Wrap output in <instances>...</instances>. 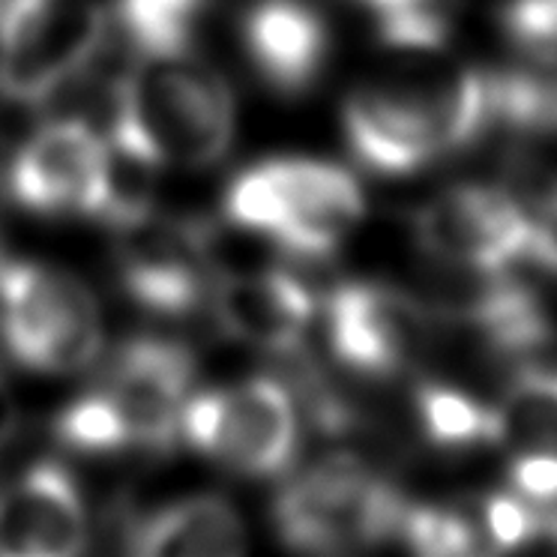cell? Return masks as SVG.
Masks as SVG:
<instances>
[{
	"label": "cell",
	"instance_id": "obj_1",
	"mask_svg": "<svg viewBox=\"0 0 557 557\" xmlns=\"http://www.w3.org/2000/svg\"><path fill=\"white\" fill-rule=\"evenodd\" d=\"M488 123L492 82L461 63L366 82L342 106V133L351 157L381 177H408L459 153Z\"/></svg>",
	"mask_w": 557,
	"mask_h": 557
},
{
	"label": "cell",
	"instance_id": "obj_2",
	"mask_svg": "<svg viewBox=\"0 0 557 557\" xmlns=\"http://www.w3.org/2000/svg\"><path fill=\"white\" fill-rule=\"evenodd\" d=\"M234 133L231 87L201 54L129 58L114 85L109 145L145 169H210Z\"/></svg>",
	"mask_w": 557,
	"mask_h": 557
},
{
	"label": "cell",
	"instance_id": "obj_3",
	"mask_svg": "<svg viewBox=\"0 0 557 557\" xmlns=\"http://www.w3.org/2000/svg\"><path fill=\"white\" fill-rule=\"evenodd\" d=\"M222 210L231 225L285 255L321 261L339 252L363 222L366 195L339 162L273 157L234 174Z\"/></svg>",
	"mask_w": 557,
	"mask_h": 557
},
{
	"label": "cell",
	"instance_id": "obj_4",
	"mask_svg": "<svg viewBox=\"0 0 557 557\" xmlns=\"http://www.w3.org/2000/svg\"><path fill=\"white\" fill-rule=\"evenodd\" d=\"M109 27L97 0H0V97L46 106L97 61Z\"/></svg>",
	"mask_w": 557,
	"mask_h": 557
},
{
	"label": "cell",
	"instance_id": "obj_5",
	"mask_svg": "<svg viewBox=\"0 0 557 557\" xmlns=\"http://www.w3.org/2000/svg\"><path fill=\"white\" fill-rule=\"evenodd\" d=\"M399 495L351 456H330L282 488L276 524L297 552H348L399 531Z\"/></svg>",
	"mask_w": 557,
	"mask_h": 557
},
{
	"label": "cell",
	"instance_id": "obj_6",
	"mask_svg": "<svg viewBox=\"0 0 557 557\" xmlns=\"http://www.w3.org/2000/svg\"><path fill=\"white\" fill-rule=\"evenodd\" d=\"M0 342L27 369L75 372L102 348V315L82 278L13 258Z\"/></svg>",
	"mask_w": 557,
	"mask_h": 557
},
{
	"label": "cell",
	"instance_id": "obj_7",
	"mask_svg": "<svg viewBox=\"0 0 557 557\" xmlns=\"http://www.w3.org/2000/svg\"><path fill=\"white\" fill-rule=\"evenodd\" d=\"M413 237L429 258L459 273H509L536 261V219L507 189L456 183L432 195L413 216Z\"/></svg>",
	"mask_w": 557,
	"mask_h": 557
},
{
	"label": "cell",
	"instance_id": "obj_8",
	"mask_svg": "<svg viewBox=\"0 0 557 557\" xmlns=\"http://www.w3.org/2000/svg\"><path fill=\"white\" fill-rule=\"evenodd\" d=\"M7 186L34 216L106 222L114 189L109 138L75 117L42 123L13 153Z\"/></svg>",
	"mask_w": 557,
	"mask_h": 557
},
{
	"label": "cell",
	"instance_id": "obj_9",
	"mask_svg": "<svg viewBox=\"0 0 557 557\" xmlns=\"http://www.w3.org/2000/svg\"><path fill=\"white\" fill-rule=\"evenodd\" d=\"M181 429L207 459L249 476L278 473L297 449L292 393L270 377L189 396Z\"/></svg>",
	"mask_w": 557,
	"mask_h": 557
},
{
	"label": "cell",
	"instance_id": "obj_10",
	"mask_svg": "<svg viewBox=\"0 0 557 557\" xmlns=\"http://www.w3.org/2000/svg\"><path fill=\"white\" fill-rule=\"evenodd\" d=\"M114 231V270L123 292L157 315H186L207 297L216 276L213 237L193 219L157 207Z\"/></svg>",
	"mask_w": 557,
	"mask_h": 557
},
{
	"label": "cell",
	"instance_id": "obj_11",
	"mask_svg": "<svg viewBox=\"0 0 557 557\" xmlns=\"http://www.w3.org/2000/svg\"><path fill=\"white\" fill-rule=\"evenodd\" d=\"M193 384V357L177 342L135 339L111 363L97 389L126 437V447H169L181 429Z\"/></svg>",
	"mask_w": 557,
	"mask_h": 557
},
{
	"label": "cell",
	"instance_id": "obj_12",
	"mask_svg": "<svg viewBox=\"0 0 557 557\" xmlns=\"http://www.w3.org/2000/svg\"><path fill=\"white\" fill-rule=\"evenodd\" d=\"M324 324L342 363L366 375H387L420 339L423 309L393 285L354 278L330 294Z\"/></svg>",
	"mask_w": 557,
	"mask_h": 557
},
{
	"label": "cell",
	"instance_id": "obj_13",
	"mask_svg": "<svg viewBox=\"0 0 557 557\" xmlns=\"http://www.w3.org/2000/svg\"><path fill=\"white\" fill-rule=\"evenodd\" d=\"M240 46L267 90L297 99L321 82L333 34L312 0H252L240 18Z\"/></svg>",
	"mask_w": 557,
	"mask_h": 557
},
{
	"label": "cell",
	"instance_id": "obj_14",
	"mask_svg": "<svg viewBox=\"0 0 557 557\" xmlns=\"http://www.w3.org/2000/svg\"><path fill=\"white\" fill-rule=\"evenodd\" d=\"M207 300L219 327L258 351H294L315 318L309 288L278 267L216 273Z\"/></svg>",
	"mask_w": 557,
	"mask_h": 557
},
{
	"label": "cell",
	"instance_id": "obj_15",
	"mask_svg": "<svg viewBox=\"0 0 557 557\" xmlns=\"http://www.w3.org/2000/svg\"><path fill=\"white\" fill-rule=\"evenodd\" d=\"M85 504L73 476L39 461L0 488V557H82Z\"/></svg>",
	"mask_w": 557,
	"mask_h": 557
},
{
	"label": "cell",
	"instance_id": "obj_16",
	"mask_svg": "<svg viewBox=\"0 0 557 557\" xmlns=\"http://www.w3.org/2000/svg\"><path fill=\"white\" fill-rule=\"evenodd\" d=\"M135 557H246V531L228 500L189 497L147 521Z\"/></svg>",
	"mask_w": 557,
	"mask_h": 557
},
{
	"label": "cell",
	"instance_id": "obj_17",
	"mask_svg": "<svg viewBox=\"0 0 557 557\" xmlns=\"http://www.w3.org/2000/svg\"><path fill=\"white\" fill-rule=\"evenodd\" d=\"M213 0H114L109 25L129 49V58L198 54Z\"/></svg>",
	"mask_w": 557,
	"mask_h": 557
},
{
	"label": "cell",
	"instance_id": "obj_18",
	"mask_svg": "<svg viewBox=\"0 0 557 557\" xmlns=\"http://www.w3.org/2000/svg\"><path fill=\"white\" fill-rule=\"evenodd\" d=\"M495 441L512 456L557 461V372L524 369L495 408Z\"/></svg>",
	"mask_w": 557,
	"mask_h": 557
},
{
	"label": "cell",
	"instance_id": "obj_19",
	"mask_svg": "<svg viewBox=\"0 0 557 557\" xmlns=\"http://www.w3.org/2000/svg\"><path fill=\"white\" fill-rule=\"evenodd\" d=\"M399 531L417 557H500L488 543L480 516L465 507L405 509Z\"/></svg>",
	"mask_w": 557,
	"mask_h": 557
},
{
	"label": "cell",
	"instance_id": "obj_20",
	"mask_svg": "<svg viewBox=\"0 0 557 557\" xmlns=\"http://www.w3.org/2000/svg\"><path fill=\"white\" fill-rule=\"evenodd\" d=\"M425 435L441 447H473L495 441V408H485L461 389L425 384L417 396Z\"/></svg>",
	"mask_w": 557,
	"mask_h": 557
},
{
	"label": "cell",
	"instance_id": "obj_21",
	"mask_svg": "<svg viewBox=\"0 0 557 557\" xmlns=\"http://www.w3.org/2000/svg\"><path fill=\"white\" fill-rule=\"evenodd\" d=\"M58 432H61V437L70 447L85 449V453H117V449H126L121 423H117V417L111 413V408L102 401L97 389L73 401L63 411Z\"/></svg>",
	"mask_w": 557,
	"mask_h": 557
},
{
	"label": "cell",
	"instance_id": "obj_22",
	"mask_svg": "<svg viewBox=\"0 0 557 557\" xmlns=\"http://www.w3.org/2000/svg\"><path fill=\"white\" fill-rule=\"evenodd\" d=\"M476 516H480V524H483L485 536H488V543L497 555L519 552L521 545L531 543L533 536L545 528L540 509H533L516 492L485 497L476 507Z\"/></svg>",
	"mask_w": 557,
	"mask_h": 557
},
{
	"label": "cell",
	"instance_id": "obj_23",
	"mask_svg": "<svg viewBox=\"0 0 557 557\" xmlns=\"http://www.w3.org/2000/svg\"><path fill=\"white\" fill-rule=\"evenodd\" d=\"M512 492L533 509L557 507V461L536 456H512L509 465Z\"/></svg>",
	"mask_w": 557,
	"mask_h": 557
},
{
	"label": "cell",
	"instance_id": "obj_24",
	"mask_svg": "<svg viewBox=\"0 0 557 557\" xmlns=\"http://www.w3.org/2000/svg\"><path fill=\"white\" fill-rule=\"evenodd\" d=\"M536 261L557 273V189L545 205V213L536 219Z\"/></svg>",
	"mask_w": 557,
	"mask_h": 557
},
{
	"label": "cell",
	"instance_id": "obj_25",
	"mask_svg": "<svg viewBox=\"0 0 557 557\" xmlns=\"http://www.w3.org/2000/svg\"><path fill=\"white\" fill-rule=\"evenodd\" d=\"M15 429V401L10 396V389L3 387V381H0V447L10 441Z\"/></svg>",
	"mask_w": 557,
	"mask_h": 557
},
{
	"label": "cell",
	"instance_id": "obj_26",
	"mask_svg": "<svg viewBox=\"0 0 557 557\" xmlns=\"http://www.w3.org/2000/svg\"><path fill=\"white\" fill-rule=\"evenodd\" d=\"M10 264H13V258L0 249V333H3V304H7V276H10ZM0 348H3V342H0Z\"/></svg>",
	"mask_w": 557,
	"mask_h": 557
},
{
	"label": "cell",
	"instance_id": "obj_27",
	"mask_svg": "<svg viewBox=\"0 0 557 557\" xmlns=\"http://www.w3.org/2000/svg\"><path fill=\"white\" fill-rule=\"evenodd\" d=\"M545 528H548V531H552L557 536V512H552V516L545 519Z\"/></svg>",
	"mask_w": 557,
	"mask_h": 557
}]
</instances>
